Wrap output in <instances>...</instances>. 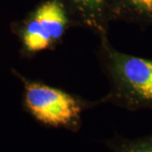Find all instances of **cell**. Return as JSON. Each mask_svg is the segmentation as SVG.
<instances>
[{"mask_svg":"<svg viewBox=\"0 0 152 152\" xmlns=\"http://www.w3.org/2000/svg\"><path fill=\"white\" fill-rule=\"evenodd\" d=\"M74 27L70 15L60 0H44L31 13L21 30L26 52L35 54L53 49Z\"/></svg>","mask_w":152,"mask_h":152,"instance_id":"3957f363","label":"cell"},{"mask_svg":"<svg viewBox=\"0 0 152 152\" xmlns=\"http://www.w3.org/2000/svg\"><path fill=\"white\" fill-rule=\"evenodd\" d=\"M106 145L112 152H152V133L138 138L115 136Z\"/></svg>","mask_w":152,"mask_h":152,"instance_id":"8992f818","label":"cell"},{"mask_svg":"<svg viewBox=\"0 0 152 152\" xmlns=\"http://www.w3.org/2000/svg\"><path fill=\"white\" fill-rule=\"evenodd\" d=\"M24 103L28 112L47 127L71 132L80 129L87 109L101 104L41 81H24Z\"/></svg>","mask_w":152,"mask_h":152,"instance_id":"7a4b0ae2","label":"cell"},{"mask_svg":"<svg viewBox=\"0 0 152 152\" xmlns=\"http://www.w3.org/2000/svg\"><path fill=\"white\" fill-rule=\"evenodd\" d=\"M97 58L109 86L101 104L129 111L152 110V59L118 50L107 35L99 37Z\"/></svg>","mask_w":152,"mask_h":152,"instance_id":"6da1fadb","label":"cell"},{"mask_svg":"<svg viewBox=\"0 0 152 152\" xmlns=\"http://www.w3.org/2000/svg\"><path fill=\"white\" fill-rule=\"evenodd\" d=\"M109 22L152 26V0H105Z\"/></svg>","mask_w":152,"mask_h":152,"instance_id":"5b68a950","label":"cell"},{"mask_svg":"<svg viewBox=\"0 0 152 152\" xmlns=\"http://www.w3.org/2000/svg\"><path fill=\"white\" fill-rule=\"evenodd\" d=\"M70 15L74 26L88 29L101 37L107 35L109 22L105 0H60Z\"/></svg>","mask_w":152,"mask_h":152,"instance_id":"277c9868","label":"cell"}]
</instances>
